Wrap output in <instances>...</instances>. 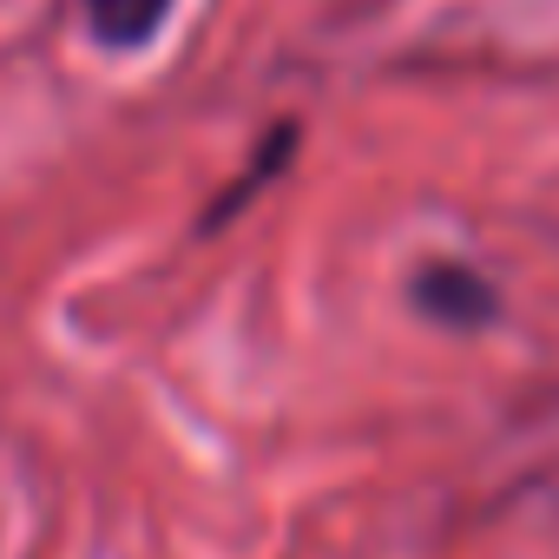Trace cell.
<instances>
[{
  "mask_svg": "<svg viewBox=\"0 0 559 559\" xmlns=\"http://www.w3.org/2000/svg\"><path fill=\"white\" fill-rule=\"evenodd\" d=\"M86 21H93V40L99 47L139 53L171 21V0H86Z\"/></svg>",
  "mask_w": 559,
  "mask_h": 559,
  "instance_id": "7a4b0ae2",
  "label": "cell"
},
{
  "mask_svg": "<svg viewBox=\"0 0 559 559\" xmlns=\"http://www.w3.org/2000/svg\"><path fill=\"white\" fill-rule=\"evenodd\" d=\"M408 297H415V310H421L428 323H441V330H487V323L500 317L493 276L474 270V263H461V257H428V263H415Z\"/></svg>",
  "mask_w": 559,
  "mask_h": 559,
  "instance_id": "6da1fadb",
  "label": "cell"
}]
</instances>
